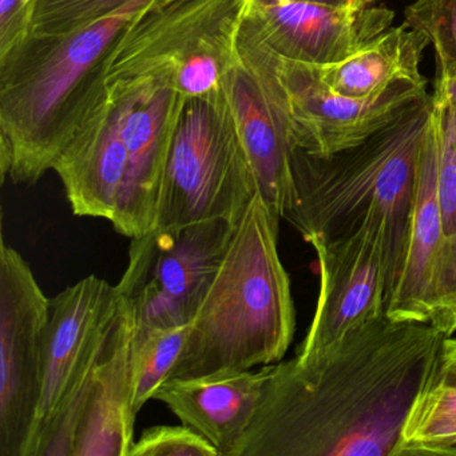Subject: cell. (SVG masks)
I'll list each match as a JSON object with an SVG mask.
<instances>
[{"mask_svg":"<svg viewBox=\"0 0 456 456\" xmlns=\"http://www.w3.org/2000/svg\"><path fill=\"white\" fill-rule=\"evenodd\" d=\"M444 338L384 314L311 356L272 364L234 456H397Z\"/></svg>","mask_w":456,"mask_h":456,"instance_id":"1","label":"cell"},{"mask_svg":"<svg viewBox=\"0 0 456 456\" xmlns=\"http://www.w3.org/2000/svg\"><path fill=\"white\" fill-rule=\"evenodd\" d=\"M156 0H132L116 14L68 34H31L0 58L2 180L34 185L109 97L117 47Z\"/></svg>","mask_w":456,"mask_h":456,"instance_id":"2","label":"cell"},{"mask_svg":"<svg viewBox=\"0 0 456 456\" xmlns=\"http://www.w3.org/2000/svg\"><path fill=\"white\" fill-rule=\"evenodd\" d=\"M431 113L428 97L354 148L328 157L293 151L295 201L284 220L309 245L344 239L364 228L380 231L388 297L407 253L419 151Z\"/></svg>","mask_w":456,"mask_h":456,"instance_id":"3","label":"cell"},{"mask_svg":"<svg viewBox=\"0 0 456 456\" xmlns=\"http://www.w3.org/2000/svg\"><path fill=\"white\" fill-rule=\"evenodd\" d=\"M280 220L256 194L236 224L169 379L253 370L284 359L296 309L279 253Z\"/></svg>","mask_w":456,"mask_h":456,"instance_id":"4","label":"cell"},{"mask_svg":"<svg viewBox=\"0 0 456 456\" xmlns=\"http://www.w3.org/2000/svg\"><path fill=\"white\" fill-rule=\"evenodd\" d=\"M249 0H156L122 37L108 85L159 79L188 97L223 87Z\"/></svg>","mask_w":456,"mask_h":456,"instance_id":"5","label":"cell"},{"mask_svg":"<svg viewBox=\"0 0 456 456\" xmlns=\"http://www.w3.org/2000/svg\"><path fill=\"white\" fill-rule=\"evenodd\" d=\"M258 193L224 87L183 102L159 188L157 225L237 224Z\"/></svg>","mask_w":456,"mask_h":456,"instance_id":"6","label":"cell"},{"mask_svg":"<svg viewBox=\"0 0 456 456\" xmlns=\"http://www.w3.org/2000/svg\"><path fill=\"white\" fill-rule=\"evenodd\" d=\"M225 218L156 226L132 239L116 285L140 327L191 324L233 236Z\"/></svg>","mask_w":456,"mask_h":456,"instance_id":"7","label":"cell"},{"mask_svg":"<svg viewBox=\"0 0 456 456\" xmlns=\"http://www.w3.org/2000/svg\"><path fill=\"white\" fill-rule=\"evenodd\" d=\"M118 301L116 285L94 274L50 298L44 384L28 456H37L55 421L65 431L81 426Z\"/></svg>","mask_w":456,"mask_h":456,"instance_id":"8","label":"cell"},{"mask_svg":"<svg viewBox=\"0 0 456 456\" xmlns=\"http://www.w3.org/2000/svg\"><path fill=\"white\" fill-rule=\"evenodd\" d=\"M50 298L28 261L0 242V456H28L44 384Z\"/></svg>","mask_w":456,"mask_h":456,"instance_id":"9","label":"cell"},{"mask_svg":"<svg viewBox=\"0 0 456 456\" xmlns=\"http://www.w3.org/2000/svg\"><path fill=\"white\" fill-rule=\"evenodd\" d=\"M266 52L295 149L311 156L328 157L354 148L429 97L426 78L399 82L364 100L346 97L322 84L311 65Z\"/></svg>","mask_w":456,"mask_h":456,"instance_id":"10","label":"cell"},{"mask_svg":"<svg viewBox=\"0 0 456 456\" xmlns=\"http://www.w3.org/2000/svg\"><path fill=\"white\" fill-rule=\"evenodd\" d=\"M223 87L258 193L276 215L285 218L295 201V143L268 52L247 20L240 33L239 57Z\"/></svg>","mask_w":456,"mask_h":456,"instance_id":"11","label":"cell"},{"mask_svg":"<svg viewBox=\"0 0 456 456\" xmlns=\"http://www.w3.org/2000/svg\"><path fill=\"white\" fill-rule=\"evenodd\" d=\"M320 290L314 319L297 357H308L360 325L386 314L389 282L386 242L375 228L312 245Z\"/></svg>","mask_w":456,"mask_h":456,"instance_id":"12","label":"cell"},{"mask_svg":"<svg viewBox=\"0 0 456 456\" xmlns=\"http://www.w3.org/2000/svg\"><path fill=\"white\" fill-rule=\"evenodd\" d=\"M74 215L109 221L132 234V167L116 103L108 100L87 119L55 161Z\"/></svg>","mask_w":456,"mask_h":456,"instance_id":"13","label":"cell"},{"mask_svg":"<svg viewBox=\"0 0 456 456\" xmlns=\"http://www.w3.org/2000/svg\"><path fill=\"white\" fill-rule=\"evenodd\" d=\"M387 7L287 4L249 7L248 25L266 49L284 60L314 66L341 62L392 28Z\"/></svg>","mask_w":456,"mask_h":456,"instance_id":"14","label":"cell"},{"mask_svg":"<svg viewBox=\"0 0 456 456\" xmlns=\"http://www.w3.org/2000/svg\"><path fill=\"white\" fill-rule=\"evenodd\" d=\"M132 167V234L157 225L159 188L185 95L159 79L108 85Z\"/></svg>","mask_w":456,"mask_h":456,"instance_id":"15","label":"cell"},{"mask_svg":"<svg viewBox=\"0 0 456 456\" xmlns=\"http://www.w3.org/2000/svg\"><path fill=\"white\" fill-rule=\"evenodd\" d=\"M272 364L258 370H220L165 381L153 399L199 432L220 456H234L255 418Z\"/></svg>","mask_w":456,"mask_h":456,"instance_id":"16","label":"cell"},{"mask_svg":"<svg viewBox=\"0 0 456 456\" xmlns=\"http://www.w3.org/2000/svg\"><path fill=\"white\" fill-rule=\"evenodd\" d=\"M437 154L436 127L431 113L419 151L415 208L407 253L399 279L386 304V314L391 319L432 325L436 314L435 279L443 247Z\"/></svg>","mask_w":456,"mask_h":456,"instance_id":"17","label":"cell"},{"mask_svg":"<svg viewBox=\"0 0 456 456\" xmlns=\"http://www.w3.org/2000/svg\"><path fill=\"white\" fill-rule=\"evenodd\" d=\"M110 336L95 368L74 456H129L134 440L133 340L135 320L119 298Z\"/></svg>","mask_w":456,"mask_h":456,"instance_id":"18","label":"cell"},{"mask_svg":"<svg viewBox=\"0 0 456 456\" xmlns=\"http://www.w3.org/2000/svg\"><path fill=\"white\" fill-rule=\"evenodd\" d=\"M428 39L405 23L376 37L338 63L312 66L317 78L346 97H375L403 81H421L420 62Z\"/></svg>","mask_w":456,"mask_h":456,"instance_id":"19","label":"cell"},{"mask_svg":"<svg viewBox=\"0 0 456 456\" xmlns=\"http://www.w3.org/2000/svg\"><path fill=\"white\" fill-rule=\"evenodd\" d=\"M191 324L140 327L133 340V408L135 415L170 378L183 352Z\"/></svg>","mask_w":456,"mask_h":456,"instance_id":"20","label":"cell"},{"mask_svg":"<svg viewBox=\"0 0 456 456\" xmlns=\"http://www.w3.org/2000/svg\"><path fill=\"white\" fill-rule=\"evenodd\" d=\"M432 117L439 149L437 193L443 220V247L437 263V276L456 245V101L432 97Z\"/></svg>","mask_w":456,"mask_h":456,"instance_id":"21","label":"cell"},{"mask_svg":"<svg viewBox=\"0 0 456 456\" xmlns=\"http://www.w3.org/2000/svg\"><path fill=\"white\" fill-rule=\"evenodd\" d=\"M405 25L423 34L436 54V86L456 78V0H415Z\"/></svg>","mask_w":456,"mask_h":456,"instance_id":"22","label":"cell"},{"mask_svg":"<svg viewBox=\"0 0 456 456\" xmlns=\"http://www.w3.org/2000/svg\"><path fill=\"white\" fill-rule=\"evenodd\" d=\"M456 444V399L413 404L397 456L445 455Z\"/></svg>","mask_w":456,"mask_h":456,"instance_id":"23","label":"cell"},{"mask_svg":"<svg viewBox=\"0 0 456 456\" xmlns=\"http://www.w3.org/2000/svg\"><path fill=\"white\" fill-rule=\"evenodd\" d=\"M132 0H38L33 34H68L93 25Z\"/></svg>","mask_w":456,"mask_h":456,"instance_id":"24","label":"cell"},{"mask_svg":"<svg viewBox=\"0 0 456 456\" xmlns=\"http://www.w3.org/2000/svg\"><path fill=\"white\" fill-rule=\"evenodd\" d=\"M129 456H220L217 448L185 426H154L133 443Z\"/></svg>","mask_w":456,"mask_h":456,"instance_id":"25","label":"cell"},{"mask_svg":"<svg viewBox=\"0 0 456 456\" xmlns=\"http://www.w3.org/2000/svg\"><path fill=\"white\" fill-rule=\"evenodd\" d=\"M456 399V338L440 343L431 370L413 404H432Z\"/></svg>","mask_w":456,"mask_h":456,"instance_id":"26","label":"cell"},{"mask_svg":"<svg viewBox=\"0 0 456 456\" xmlns=\"http://www.w3.org/2000/svg\"><path fill=\"white\" fill-rule=\"evenodd\" d=\"M38 0H0V58L33 34Z\"/></svg>","mask_w":456,"mask_h":456,"instance_id":"27","label":"cell"},{"mask_svg":"<svg viewBox=\"0 0 456 456\" xmlns=\"http://www.w3.org/2000/svg\"><path fill=\"white\" fill-rule=\"evenodd\" d=\"M287 4H314L359 9V7L372 6L375 4V0H249V7H265Z\"/></svg>","mask_w":456,"mask_h":456,"instance_id":"28","label":"cell"},{"mask_svg":"<svg viewBox=\"0 0 456 456\" xmlns=\"http://www.w3.org/2000/svg\"><path fill=\"white\" fill-rule=\"evenodd\" d=\"M432 97L437 98V100L456 101V78L451 79L447 84L436 86Z\"/></svg>","mask_w":456,"mask_h":456,"instance_id":"29","label":"cell"},{"mask_svg":"<svg viewBox=\"0 0 456 456\" xmlns=\"http://www.w3.org/2000/svg\"><path fill=\"white\" fill-rule=\"evenodd\" d=\"M445 455H456V444L452 445V447L448 448L447 452H445Z\"/></svg>","mask_w":456,"mask_h":456,"instance_id":"30","label":"cell"}]
</instances>
